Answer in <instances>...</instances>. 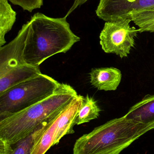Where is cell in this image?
I'll list each match as a JSON object with an SVG mask.
<instances>
[{
  "instance_id": "cell-1",
  "label": "cell",
  "mask_w": 154,
  "mask_h": 154,
  "mask_svg": "<svg viewBox=\"0 0 154 154\" xmlns=\"http://www.w3.org/2000/svg\"><path fill=\"white\" fill-rule=\"evenodd\" d=\"M67 18H52L41 13L32 16L24 52L27 64L39 67L46 60L66 53L80 41L71 29Z\"/></svg>"
},
{
  "instance_id": "cell-2",
  "label": "cell",
  "mask_w": 154,
  "mask_h": 154,
  "mask_svg": "<svg viewBox=\"0 0 154 154\" xmlns=\"http://www.w3.org/2000/svg\"><path fill=\"white\" fill-rule=\"evenodd\" d=\"M78 96L71 86L61 83L50 97L0 120V139L11 145L15 144L41 125L53 119Z\"/></svg>"
},
{
  "instance_id": "cell-3",
  "label": "cell",
  "mask_w": 154,
  "mask_h": 154,
  "mask_svg": "<svg viewBox=\"0 0 154 154\" xmlns=\"http://www.w3.org/2000/svg\"><path fill=\"white\" fill-rule=\"evenodd\" d=\"M154 123L144 124L125 119H112L85 134L75 142L73 154H119L149 130Z\"/></svg>"
},
{
  "instance_id": "cell-4",
  "label": "cell",
  "mask_w": 154,
  "mask_h": 154,
  "mask_svg": "<svg viewBox=\"0 0 154 154\" xmlns=\"http://www.w3.org/2000/svg\"><path fill=\"white\" fill-rule=\"evenodd\" d=\"M61 83L41 74L11 87L0 94V120L50 97Z\"/></svg>"
},
{
  "instance_id": "cell-5",
  "label": "cell",
  "mask_w": 154,
  "mask_h": 154,
  "mask_svg": "<svg viewBox=\"0 0 154 154\" xmlns=\"http://www.w3.org/2000/svg\"><path fill=\"white\" fill-rule=\"evenodd\" d=\"M29 25L28 21L13 40L0 47V94L42 74L39 67L30 66L24 60V52Z\"/></svg>"
},
{
  "instance_id": "cell-6",
  "label": "cell",
  "mask_w": 154,
  "mask_h": 154,
  "mask_svg": "<svg viewBox=\"0 0 154 154\" xmlns=\"http://www.w3.org/2000/svg\"><path fill=\"white\" fill-rule=\"evenodd\" d=\"M129 19H118L106 22L99 36L102 49L121 58L127 57L135 46V37L138 29L131 27Z\"/></svg>"
},
{
  "instance_id": "cell-7",
  "label": "cell",
  "mask_w": 154,
  "mask_h": 154,
  "mask_svg": "<svg viewBox=\"0 0 154 154\" xmlns=\"http://www.w3.org/2000/svg\"><path fill=\"white\" fill-rule=\"evenodd\" d=\"M154 10V0H100L96 10L99 18L106 22L129 19L132 14Z\"/></svg>"
},
{
  "instance_id": "cell-8",
  "label": "cell",
  "mask_w": 154,
  "mask_h": 154,
  "mask_svg": "<svg viewBox=\"0 0 154 154\" xmlns=\"http://www.w3.org/2000/svg\"><path fill=\"white\" fill-rule=\"evenodd\" d=\"M83 97V96L78 95L58 116L57 131L53 146L58 144L64 136L74 133V121Z\"/></svg>"
},
{
  "instance_id": "cell-9",
  "label": "cell",
  "mask_w": 154,
  "mask_h": 154,
  "mask_svg": "<svg viewBox=\"0 0 154 154\" xmlns=\"http://www.w3.org/2000/svg\"><path fill=\"white\" fill-rule=\"evenodd\" d=\"M90 75L91 85L99 90L105 91L116 90L122 76L120 70L114 67L92 69Z\"/></svg>"
},
{
  "instance_id": "cell-10",
  "label": "cell",
  "mask_w": 154,
  "mask_h": 154,
  "mask_svg": "<svg viewBox=\"0 0 154 154\" xmlns=\"http://www.w3.org/2000/svg\"><path fill=\"white\" fill-rule=\"evenodd\" d=\"M51 120L43 123L30 135L13 145L0 139V154H31L36 141Z\"/></svg>"
},
{
  "instance_id": "cell-11",
  "label": "cell",
  "mask_w": 154,
  "mask_h": 154,
  "mask_svg": "<svg viewBox=\"0 0 154 154\" xmlns=\"http://www.w3.org/2000/svg\"><path fill=\"white\" fill-rule=\"evenodd\" d=\"M125 119L144 124L154 123V95L146 96L131 108Z\"/></svg>"
},
{
  "instance_id": "cell-12",
  "label": "cell",
  "mask_w": 154,
  "mask_h": 154,
  "mask_svg": "<svg viewBox=\"0 0 154 154\" xmlns=\"http://www.w3.org/2000/svg\"><path fill=\"white\" fill-rule=\"evenodd\" d=\"M100 108L95 99L87 95L83 97L82 102L75 118V125H81L96 119L99 116Z\"/></svg>"
},
{
  "instance_id": "cell-13",
  "label": "cell",
  "mask_w": 154,
  "mask_h": 154,
  "mask_svg": "<svg viewBox=\"0 0 154 154\" xmlns=\"http://www.w3.org/2000/svg\"><path fill=\"white\" fill-rule=\"evenodd\" d=\"M16 13L8 0H0V47L6 43L5 35L11 30L15 21Z\"/></svg>"
},
{
  "instance_id": "cell-14",
  "label": "cell",
  "mask_w": 154,
  "mask_h": 154,
  "mask_svg": "<svg viewBox=\"0 0 154 154\" xmlns=\"http://www.w3.org/2000/svg\"><path fill=\"white\" fill-rule=\"evenodd\" d=\"M59 114L51 121L40 136L33 148L31 154H45L51 146H53L57 131L58 117Z\"/></svg>"
},
{
  "instance_id": "cell-15",
  "label": "cell",
  "mask_w": 154,
  "mask_h": 154,
  "mask_svg": "<svg viewBox=\"0 0 154 154\" xmlns=\"http://www.w3.org/2000/svg\"><path fill=\"white\" fill-rule=\"evenodd\" d=\"M132 21L138 26L140 32H154V10L136 13L130 17Z\"/></svg>"
},
{
  "instance_id": "cell-16",
  "label": "cell",
  "mask_w": 154,
  "mask_h": 154,
  "mask_svg": "<svg viewBox=\"0 0 154 154\" xmlns=\"http://www.w3.org/2000/svg\"><path fill=\"white\" fill-rule=\"evenodd\" d=\"M14 5L20 6L24 11L31 12L35 9L40 8L43 5V0H9Z\"/></svg>"
},
{
  "instance_id": "cell-17",
  "label": "cell",
  "mask_w": 154,
  "mask_h": 154,
  "mask_svg": "<svg viewBox=\"0 0 154 154\" xmlns=\"http://www.w3.org/2000/svg\"><path fill=\"white\" fill-rule=\"evenodd\" d=\"M88 0H75L73 5L71 6V8L68 11L66 15V17H68L70 15L75 9H77L78 6H80V5L85 3Z\"/></svg>"
}]
</instances>
